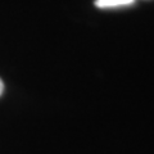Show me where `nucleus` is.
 I'll return each mask as SVG.
<instances>
[{
  "mask_svg": "<svg viewBox=\"0 0 154 154\" xmlns=\"http://www.w3.org/2000/svg\"><path fill=\"white\" fill-rule=\"evenodd\" d=\"M3 91H4V84H3V81L2 79H0V95L3 94Z\"/></svg>",
  "mask_w": 154,
  "mask_h": 154,
  "instance_id": "f03ea898",
  "label": "nucleus"
},
{
  "mask_svg": "<svg viewBox=\"0 0 154 154\" xmlns=\"http://www.w3.org/2000/svg\"><path fill=\"white\" fill-rule=\"evenodd\" d=\"M134 0H95V5L98 8H114L132 4Z\"/></svg>",
  "mask_w": 154,
  "mask_h": 154,
  "instance_id": "f257e3e1",
  "label": "nucleus"
}]
</instances>
